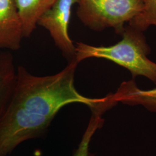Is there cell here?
I'll return each mask as SVG.
<instances>
[{
	"label": "cell",
	"mask_w": 156,
	"mask_h": 156,
	"mask_svg": "<svg viewBox=\"0 0 156 156\" xmlns=\"http://www.w3.org/2000/svg\"><path fill=\"white\" fill-rule=\"evenodd\" d=\"M121 35L120 42L109 46L78 42L75 60L79 63L89 58H105L127 69L133 78L143 76L156 84V63L147 58L151 49L143 32L128 25Z\"/></svg>",
	"instance_id": "obj_2"
},
{
	"label": "cell",
	"mask_w": 156,
	"mask_h": 156,
	"mask_svg": "<svg viewBox=\"0 0 156 156\" xmlns=\"http://www.w3.org/2000/svg\"><path fill=\"white\" fill-rule=\"evenodd\" d=\"M23 38L22 23L15 0H0V49L19 50Z\"/></svg>",
	"instance_id": "obj_5"
},
{
	"label": "cell",
	"mask_w": 156,
	"mask_h": 156,
	"mask_svg": "<svg viewBox=\"0 0 156 156\" xmlns=\"http://www.w3.org/2000/svg\"><path fill=\"white\" fill-rule=\"evenodd\" d=\"M115 101L129 105H140L151 111L156 112V88L144 90L139 89L134 80L124 82L113 94Z\"/></svg>",
	"instance_id": "obj_7"
},
{
	"label": "cell",
	"mask_w": 156,
	"mask_h": 156,
	"mask_svg": "<svg viewBox=\"0 0 156 156\" xmlns=\"http://www.w3.org/2000/svg\"><path fill=\"white\" fill-rule=\"evenodd\" d=\"M16 82L17 71L11 53L0 50V119L11 100Z\"/></svg>",
	"instance_id": "obj_6"
},
{
	"label": "cell",
	"mask_w": 156,
	"mask_h": 156,
	"mask_svg": "<svg viewBox=\"0 0 156 156\" xmlns=\"http://www.w3.org/2000/svg\"><path fill=\"white\" fill-rule=\"evenodd\" d=\"M78 0H56L55 4L39 17L37 25L50 34L56 46L68 62L75 58L76 47L68 34L73 6Z\"/></svg>",
	"instance_id": "obj_4"
},
{
	"label": "cell",
	"mask_w": 156,
	"mask_h": 156,
	"mask_svg": "<svg viewBox=\"0 0 156 156\" xmlns=\"http://www.w3.org/2000/svg\"><path fill=\"white\" fill-rule=\"evenodd\" d=\"M77 4V16L84 26L95 31L113 28L119 35L144 9L142 0H78Z\"/></svg>",
	"instance_id": "obj_3"
},
{
	"label": "cell",
	"mask_w": 156,
	"mask_h": 156,
	"mask_svg": "<svg viewBox=\"0 0 156 156\" xmlns=\"http://www.w3.org/2000/svg\"><path fill=\"white\" fill-rule=\"evenodd\" d=\"M56 0H15L22 23L23 36L28 37L37 27L41 16Z\"/></svg>",
	"instance_id": "obj_8"
},
{
	"label": "cell",
	"mask_w": 156,
	"mask_h": 156,
	"mask_svg": "<svg viewBox=\"0 0 156 156\" xmlns=\"http://www.w3.org/2000/svg\"><path fill=\"white\" fill-rule=\"evenodd\" d=\"M75 59L56 74L38 76L23 66L17 69L11 100L0 119V156L10 154L23 142L38 138L48 130L64 106L81 103L93 109L106 100L80 94L74 85Z\"/></svg>",
	"instance_id": "obj_1"
},
{
	"label": "cell",
	"mask_w": 156,
	"mask_h": 156,
	"mask_svg": "<svg viewBox=\"0 0 156 156\" xmlns=\"http://www.w3.org/2000/svg\"><path fill=\"white\" fill-rule=\"evenodd\" d=\"M144 9L128 25L140 31H145L151 26H156V0H142Z\"/></svg>",
	"instance_id": "obj_10"
},
{
	"label": "cell",
	"mask_w": 156,
	"mask_h": 156,
	"mask_svg": "<svg viewBox=\"0 0 156 156\" xmlns=\"http://www.w3.org/2000/svg\"><path fill=\"white\" fill-rule=\"evenodd\" d=\"M102 114L98 112H93L88 126L82 136L78 148L73 152V156H93L89 151L90 141L96 131L100 128L104 120Z\"/></svg>",
	"instance_id": "obj_9"
}]
</instances>
